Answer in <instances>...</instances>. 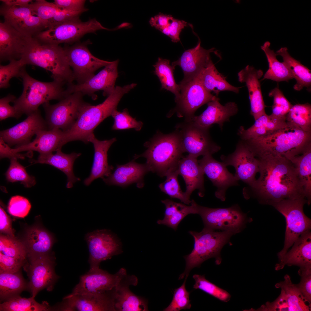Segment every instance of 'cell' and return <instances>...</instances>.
I'll list each match as a JSON object with an SVG mask.
<instances>
[{"label": "cell", "instance_id": "cell-10", "mask_svg": "<svg viewBox=\"0 0 311 311\" xmlns=\"http://www.w3.org/2000/svg\"><path fill=\"white\" fill-rule=\"evenodd\" d=\"M100 30H111L95 19L84 22L78 18L50 27L33 37L42 43L59 45L73 42L86 34Z\"/></svg>", "mask_w": 311, "mask_h": 311}, {"label": "cell", "instance_id": "cell-18", "mask_svg": "<svg viewBox=\"0 0 311 311\" xmlns=\"http://www.w3.org/2000/svg\"><path fill=\"white\" fill-rule=\"evenodd\" d=\"M119 60L112 61L106 65L96 75L81 84L73 83L67 84L65 90L66 96L76 92H80L84 95L94 96L95 92L103 91V95L108 96L113 91L115 84L118 77L117 70Z\"/></svg>", "mask_w": 311, "mask_h": 311}, {"label": "cell", "instance_id": "cell-17", "mask_svg": "<svg viewBox=\"0 0 311 311\" xmlns=\"http://www.w3.org/2000/svg\"><path fill=\"white\" fill-rule=\"evenodd\" d=\"M220 158L226 166L234 167V175L238 181L250 186L256 180V175L259 171V160L242 140L238 141L234 152L227 156L222 155Z\"/></svg>", "mask_w": 311, "mask_h": 311}, {"label": "cell", "instance_id": "cell-53", "mask_svg": "<svg viewBox=\"0 0 311 311\" xmlns=\"http://www.w3.org/2000/svg\"><path fill=\"white\" fill-rule=\"evenodd\" d=\"M188 276H185V280L180 287L175 289L171 303L164 309V311H179L191 308V305L189 299L190 293L187 291L185 287V283Z\"/></svg>", "mask_w": 311, "mask_h": 311}, {"label": "cell", "instance_id": "cell-30", "mask_svg": "<svg viewBox=\"0 0 311 311\" xmlns=\"http://www.w3.org/2000/svg\"><path fill=\"white\" fill-rule=\"evenodd\" d=\"M116 141L115 138L100 141L96 139L94 135L91 138L89 142L93 145L94 153L90 174L84 181L85 185L88 186L95 179L108 177L112 174L113 167L108 164L107 152L111 145Z\"/></svg>", "mask_w": 311, "mask_h": 311}, {"label": "cell", "instance_id": "cell-41", "mask_svg": "<svg viewBox=\"0 0 311 311\" xmlns=\"http://www.w3.org/2000/svg\"><path fill=\"white\" fill-rule=\"evenodd\" d=\"M154 73L158 77L161 85V89L169 91L175 96V102L179 98L180 88L177 84L174 77L175 67L170 64L169 60L159 57L156 64L153 65Z\"/></svg>", "mask_w": 311, "mask_h": 311}, {"label": "cell", "instance_id": "cell-23", "mask_svg": "<svg viewBox=\"0 0 311 311\" xmlns=\"http://www.w3.org/2000/svg\"><path fill=\"white\" fill-rule=\"evenodd\" d=\"M112 290V291H113ZM96 294L69 295L60 308L63 311H115L114 291Z\"/></svg>", "mask_w": 311, "mask_h": 311}, {"label": "cell", "instance_id": "cell-7", "mask_svg": "<svg viewBox=\"0 0 311 311\" xmlns=\"http://www.w3.org/2000/svg\"><path fill=\"white\" fill-rule=\"evenodd\" d=\"M189 233L194 238V247L191 253L184 257L185 268L184 272L180 275L179 280L189 276L193 268L200 266L209 259L214 258L216 264H220L221 261V251L225 244L231 243L230 238L234 235L230 232H217L205 227L200 232L190 231Z\"/></svg>", "mask_w": 311, "mask_h": 311}, {"label": "cell", "instance_id": "cell-13", "mask_svg": "<svg viewBox=\"0 0 311 311\" xmlns=\"http://www.w3.org/2000/svg\"><path fill=\"white\" fill-rule=\"evenodd\" d=\"M200 73L180 87V97L175 101V107L168 114V117L176 113L178 117H184L185 121H192L198 109L210 101L219 98L204 88L201 82Z\"/></svg>", "mask_w": 311, "mask_h": 311}, {"label": "cell", "instance_id": "cell-3", "mask_svg": "<svg viewBox=\"0 0 311 311\" xmlns=\"http://www.w3.org/2000/svg\"><path fill=\"white\" fill-rule=\"evenodd\" d=\"M20 59L25 65L37 66L50 72L54 80L67 84L74 80L64 48L25 37Z\"/></svg>", "mask_w": 311, "mask_h": 311}, {"label": "cell", "instance_id": "cell-54", "mask_svg": "<svg viewBox=\"0 0 311 311\" xmlns=\"http://www.w3.org/2000/svg\"><path fill=\"white\" fill-rule=\"evenodd\" d=\"M29 6L36 16L46 22L47 24L48 21L61 10L54 3L44 0L32 1Z\"/></svg>", "mask_w": 311, "mask_h": 311}, {"label": "cell", "instance_id": "cell-34", "mask_svg": "<svg viewBox=\"0 0 311 311\" xmlns=\"http://www.w3.org/2000/svg\"><path fill=\"white\" fill-rule=\"evenodd\" d=\"M287 126L285 120L266 113L255 120L254 124L248 129L240 126L237 134L241 140L246 141L270 134Z\"/></svg>", "mask_w": 311, "mask_h": 311}, {"label": "cell", "instance_id": "cell-49", "mask_svg": "<svg viewBox=\"0 0 311 311\" xmlns=\"http://www.w3.org/2000/svg\"><path fill=\"white\" fill-rule=\"evenodd\" d=\"M193 278L195 280L194 289L201 290L223 302H226L230 299L231 296L227 291L207 280L204 275L195 274Z\"/></svg>", "mask_w": 311, "mask_h": 311}, {"label": "cell", "instance_id": "cell-16", "mask_svg": "<svg viewBox=\"0 0 311 311\" xmlns=\"http://www.w3.org/2000/svg\"><path fill=\"white\" fill-rule=\"evenodd\" d=\"M85 239L89 252L90 269L99 268L101 261L122 252L119 240L108 230H97L88 233Z\"/></svg>", "mask_w": 311, "mask_h": 311}, {"label": "cell", "instance_id": "cell-12", "mask_svg": "<svg viewBox=\"0 0 311 311\" xmlns=\"http://www.w3.org/2000/svg\"><path fill=\"white\" fill-rule=\"evenodd\" d=\"M184 152L197 158L217 152L221 147L212 140L208 128L200 127L192 121L179 123L175 127Z\"/></svg>", "mask_w": 311, "mask_h": 311}, {"label": "cell", "instance_id": "cell-20", "mask_svg": "<svg viewBox=\"0 0 311 311\" xmlns=\"http://www.w3.org/2000/svg\"><path fill=\"white\" fill-rule=\"evenodd\" d=\"M29 257L28 287L32 296L35 297L39 291L45 288L52 289L58 278L54 272V262L52 258L47 255Z\"/></svg>", "mask_w": 311, "mask_h": 311}, {"label": "cell", "instance_id": "cell-39", "mask_svg": "<svg viewBox=\"0 0 311 311\" xmlns=\"http://www.w3.org/2000/svg\"><path fill=\"white\" fill-rule=\"evenodd\" d=\"M301 156H296L290 160L295 168L303 189L305 197L309 205L311 201V143H310Z\"/></svg>", "mask_w": 311, "mask_h": 311}, {"label": "cell", "instance_id": "cell-8", "mask_svg": "<svg viewBox=\"0 0 311 311\" xmlns=\"http://www.w3.org/2000/svg\"><path fill=\"white\" fill-rule=\"evenodd\" d=\"M308 202L305 198L285 200L272 206L285 217L286 229L284 246L278 254L279 261L301 235L310 230L311 220L304 214L303 207Z\"/></svg>", "mask_w": 311, "mask_h": 311}, {"label": "cell", "instance_id": "cell-60", "mask_svg": "<svg viewBox=\"0 0 311 311\" xmlns=\"http://www.w3.org/2000/svg\"><path fill=\"white\" fill-rule=\"evenodd\" d=\"M250 311H289L288 304L286 301L283 291L281 290L280 295L274 301L267 302L257 310L251 308Z\"/></svg>", "mask_w": 311, "mask_h": 311}, {"label": "cell", "instance_id": "cell-14", "mask_svg": "<svg viewBox=\"0 0 311 311\" xmlns=\"http://www.w3.org/2000/svg\"><path fill=\"white\" fill-rule=\"evenodd\" d=\"M64 49L77 84H83L94 75L98 69L112 62L101 60L94 56L84 44H78Z\"/></svg>", "mask_w": 311, "mask_h": 311}, {"label": "cell", "instance_id": "cell-48", "mask_svg": "<svg viewBox=\"0 0 311 311\" xmlns=\"http://www.w3.org/2000/svg\"><path fill=\"white\" fill-rule=\"evenodd\" d=\"M5 175L9 182L13 183L20 181L26 187H31L36 183L35 178L28 174L25 168L18 162L17 158H15L10 159V165Z\"/></svg>", "mask_w": 311, "mask_h": 311}, {"label": "cell", "instance_id": "cell-29", "mask_svg": "<svg viewBox=\"0 0 311 311\" xmlns=\"http://www.w3.org/2000/svg\"><path fill=\"white\" fill-rule=\"evenodd\" d=\"M150 169L146 164L137 163L134 160L126 164L117 165L114 172L109 176L102 179L109 185L126 187L136 183L138 187L141 188L144 185L143 178Z\"/></svg>", "mask_w": 311, "mask_h": 311}, {"label": "cell", "instance_id": "cell-32", "mask_svg": "<svg viewBox=\"0 0 311 311\" xmlns=\"http://www.w3.org/2000/svg\"><path fill=\"white\" fill-rule=\"evenodd\" d=\"M177 170L185 181L186 185L185 192L187 196L190 198L192 192L196 189L199 190L200 196H203L204 174L197 158L189 154L183 157L178 162Z\"/></svg>", "mask_w": 311, "mask_h": 311}, {"label": "cell", "instance_id": "cell-40", "mask_svg": "<svg viewBox=\"0 0 311 311\" xmlns=\"http://www.w3.org/2000/svg\"><path fill=\"white\" fill-rule=\"evenodd\" d=\"M270 42L266 41L261 46V49L266 56L269 66L262 80L266 79L278 82H289L293 79V77L284 63L278 60L276 53L270 49Z\"/></svg>", "mask_w": 311, "mask_h": 311}, {"label": "cell", "instance_id": "cell-63", "mask_svg": "<svg viewBox=\"0 0 311 311\" xmlns=\"http://www.w3.org/2000/svg\"><path fill=\"white\" fill-rule=\"evenodd\" d=\"M0 231L6 235L15 237L11 226V221L4 209L0 208Z\"/></svg>", "mask_w": 311, "mask_h": 311}, {"label": "cell", "instance_id": "cell-61", "mask_svg": "<svg viewBox=\"0 0 311 311\" xmlns=\"http://www.w3.org/2000/svg\"><path fill=\"white\" fill-rule=\"evenodd\" d=\"M84 0H55L53 2L61 10L77 11L87 9L85 7Z\"/></svg>", "mask_w": 311, "mask_h": 311}, {"label": "cell", "instance_id": "cell-15", "mask_svg": "<svg viewBox=\"0 0 311 311\" xmlns=\"http://www.w3.org/2000/svg\"><path fill=\"white\" fill-rule=\"evenodd\" d=\"M127 274L122 268L116 274H111L99 268L90 269L80 276L79 283L70 294H96L112 291Z\"/></svg>", "mask_w": 311, "mask_h": 311}, {"label": "cell", "instance_id": "cell-46", "mask_svg": "<svg viewBox=\"0 0 311 311\" xmlns=\"http://www.w3.org/2000/svg\"><path fill=\"white\" fill-rule=\"evenodd\" d=\"M179 175L177 168L169 171L165 176L166 180L160 184L159 187L171 198L179 199L184 204L189 205L191 200L181 189L178 180Z\"/></svg>", "mask_w": 311, "mask_h": 311}, {"label": "cell", "instance_id": "cell-28", "mask_svg": "<svg viewBox=\"0 0 311 311\" xmlns=\"http://www.w3.org/2000/svg\"><path fill=\"white\" fill-rule=\"evenodd\" d=\"M35 135V138L29 143L14 148H10L11 152L15 154L21 151H34L40 154H48L56 151L65 144L64 131L60 129L41 130Z\"/></svg>", "mask_w": 311, "mask_h": 311}, {"label": "cell", "instance_id": "cell-9", "mask_svg": "<svg viewBox=\"0 0 311 311\" xmlns=\"http://www.w3.org/2000/svg\"><path fill=\"white\" fill-rule=\"evenodd\" d=\"M195 206L197 214L201 217L204 227L214 230L230 232L234 235L242 231L247 223L252 220L238 204L228 208H213L196 202Z\"/></svg>", "mask_w": 311, "mask_h": 311}, {"label": "cell", "instance_id": "cell-6", "mask_svg": "<svg viewBox=\"0 0 311 311\" xmlns=\"http://www.w3.org/2000/svg\"><path fill=\"white\" fill-rule=\"evenodd\" d=\"M23 89L20 96L14 101L17 119L23 114L27 116L38 109L41 105L52 100H60L65 97L64 84L53 80L44 82L36 79L26 72L25 68L21 77Z\"/></svg>", "mask_w": 311, "mask_h": 311}, {"label": "cell", "instance_id": "cell-52", "mask_svg": "<svg viewBox=\"0 0 311 311\" xmlns=\"http://www.w3.org/2000/svg\"><path fill=\"white\" fill-rule=\"evenodd\" d=\"M111 116L114 119V123L112 127L113 130L134 129L139 131L143 127V122L137 121L135 118L132 117L127 109H124L122 112L115 110L113 112Z\"/></svg>", "mask_w": 311, "mask_h": 311}, {"label": "cell", "instance_id": "cell-38", "mask_svg": "<svg viewBox=\"0 0 311 311\" xmlns=\"http://www.w3.org/2000/svg\"><path fill=\"white\" fill-rule=\"evenodd\" d=\"M25 245L29 256L47 255L54 243L52 236L44 230L33 227L27 232Z\"/></svg>", "mask_w": 311, "mask_h": 311}, {"label": "cell", "instance_id": "cell-44", "mask_svg": "<svg viewBox=\"0 0 311 311\" xmlns=\"http://www.w3.org/2000/svg\"><path fill=\"white\" fill-rule=\"evenodd\" d=\"M25 286L24 280L18 272L14 273L0 272L1 299H8L17 295Z\"/></svg>", "mask_w": 311, "mask_h": 311}, {"label": "cell", "instance_id": "cell-11", "mask_svg": "<svg viewBox=\"0 0 311 311\" xmlns=\"http://www.w3.org/2000/svg\"><path fill=\"white\" fill-rule=\"evenodd\" d=\"M84 95L76 92L66 96L58 103L42 105L48 130L57 129L66 131L74 124L83 107L86 103Z\"/></svg>", "mask_w": 311, "mask_h": 311}, {"label": "cell", "instance_id": "cell-26", "mask_svg": "<svg viewBox=\"0 0 311 311\" xmlns=\"http://www.w3.org/2000/svg\"><path fill=\"white\" fill-rule=\"evenodd\" d=\"M137 277L134 275H125L114 289V307L117 311H148L147 302L136 296L130 290V285H136Z\"/></svg>", "mask_w": 311, "mask_h": 311}, {"label": "cell", "instance_id": "cell-58", "mask_svg": "<svg viewBox=\"0 0 311 311\" xmlns=\"http://www.w3.org/2000/svg\"><path fill=\"white\" fill-rule=\"evenodd\" d=\"M301 276L300 282L296 285L304 301L311 305V271L298 273Z\"/></svg>", "mask_w": 311, "mask_h": 311}, {"label": "cell", "instance_id": "cell-56", "mask_svg": "<svg viewBox=\"0 0 311 311\" xmlns=\"http://www.w3.org/2000/svg\"><path fill=\"white\" fill-rule=\"evenodd\" d=\"M189 25L190 26L191 24L183 20L173 18L169 25L160 31L169 37L172 42L176 43L180 40L179 36L182 30Z\"/></svg>", "mask_w": 311, "mask_h": 311}, {"label": "cell", "instance_id": "cell-24", "mask_svg": "<svg viewBox=\"0 0 311 311\" xmlns=\"http://www.w3.org/2000/svg\"><path fill=\"white\" fill-rule=\"evenodd\" d=\"M293 244L292 248L280 260V263L276 265L275 270H280L287 265L299 266V272L311 270L310 230L301 235Z\"/></svg>", "mask_w": 311, "mask_h": 311}, {"label": "cell", "instance_id": "cell-36", "mask_svg": "<svg viewBox=\"0 0 311 311\" xmlns=\"http://www.w3.org/2000/svg\"><path fill=\"white\" fill-rule=\"evenodd\" d=\"M201 83L208 92H213L217 97L222 91H228L239 93L242 87H236L229 84L226 77L219 73L212 60L200 73Z\"/></svg>", "mask_w": 311, "mask_h": 311}, {"label": "cell", "instance_id": "cell-5", "mask_svg": "<svg viewBox=\"0 0 311 311\" xmlns=\"http://www.w3.org/2000/svg\"><path fill=\"white\" fill-rule=\"evenodd\" d=\"M144 145L147 149L142 154L135 155L134 160L145 158L150 171L161 177L177 169L179 161L183 157L184 152L176 130L168 134L158 132Z\"/></svg>", "mask_w": 311, "mask_h": 311}, {"label": "cell", "instance_id": "cell-2", "mask_svg": "<svg viewBox=\"0 0 311 311\" xmlns=\"http://www.w3.org/2000/svg\"><path fill=\"white\" fill-rule=\"evenodd\" d=\"M271 133L242 140L255 157L270 155L290 160L301 154L311 143V132L305 131L292 124Z\"/></svg>", "mask_w": 311, "mask_h": 311}, {"label": "cell", "instance_id": "cell-62", "mask_svg": "<svg viewBox=\"0 0 311 311\" xmlns=\"http://www.w3.org/2000/svg\"><path fill=\"white\" fill-rule=\"evenodd\" d=\"M173 18L171 15L160 13L153 17H151L149 22L152 26L160 31L167 27Z\"/></svg>", "mask_w": 311, "mask_h": 311}, {"label": "cell", "instance_id": "cell-4", "mask_svg": "<svg viewBox=\"0 0 311 311\" xmlns=\"http://www.w3.org/2000/svg\"><path fill=\"white\" fill-rule=\"evenodd\" d=\"M133 84L123 87H115L112 93L104 101L93 105L86 103L81 108L78 117L71 128L65 132V142L80 141L87 144L94 135V131L104 120L111 116L117 109L118 105L123 96L134 88Z\"/></svg>", "mask_w": 311, "mask_h": 311}, {"label": "cell", "instance_id": "cell-22", "mask_svg": "<svg viewBox=\"0 0 311 311\" xmlns=\"http://www.w3.org/2000/svg\"><path fill=\"white\" fill-rule=\"evenodd\" d=\"M198 162L204 174L216 187L215 197L222 201H225L227 189L231 187L238 185L239 181L222 162L217 160L212 155L204 156Z\"/></svg>", "mask_w": 311, "mask_h": 311}, {"label": "cell", "instance_id": "cell-1", "mask_svg": "<svg viewBox=\"0 0 311 311\" xmlns=\"http://www.w3.org/2000/svg\"><path fill=\"white\" fill-rule=\"evenodd\" d=\"M257 159L260 176L252 185L243 188L245 198L253 197L259 203L272 206L284 200L306 198L295 166L290 160L270 155Z\"/></svg>", "mask_w": 311, "mask_h": 311}, {"label": "cell", "instance_id": "cell-55", "mask_svg": "<svg viewBox=\"0 0 311 311\" xmlns=\"http://www.w3.org/2000/svg\"><path fill=\"white\" fill-rule=\"evenodd\" d=\"M31 205L29 200L20 196L12 197L10 199L7 207L9 213L12 216L24 218L28 214Z\"/></svg>", "mask_w": 311, "mask_h": 311}, {"label": "cell", "instance_id": "cell-25", "mask_svg": "<svg viewBox=\"0 0 311 311\" xmlns=\"http://www.w3.org/2000/svg\"><path fill=\"white\" fill-rule=\"evenodd\" d=\"M263 75L261 69L248 65L238 74V81L246 84L251 105L250 114L255 120L266 113L259 79Z\"/></svg>", "mask_w": 311, "mask_h": 311}, {"label": "cell", "instance_id": "cell-45", "mask_svg": "<svg viewBox=\"0 0 311 311\" xmlns=\"http://www.w3.org/2000/svg\"><path fill=\"white\" fill-rule=\"evenodd\" d=\"M287 124L299 127L303 130L311 132V105L307 103L292 105L286 117Z\"/></svg>", "mask_w": 311, "mask_h": 311}, {"label": "cell", "instance_id": "cell-51", "mask_svg": "<svg viewBox=\"0 0 311 311\" xmlns=\"http://www.w3.org/2000/svg\"><path fill=\"white\" fill-rule=\"evenodd\" d=\"M268 96L273 98L272 113L271 115L286 120V116L293 105L285 97L278 87L272 90Z\"/></svg>", "mask_w": 311, "mask_h": 311}, {"label": "cell", "instance_id": "cell-27", "mask_svg": "<svg viewBox=\"0 0 311 311\" xmlns=\"http://www.w3.org/2000/svg\"><path fill=\"white\" fill-rule=\"evenodd\" d=\"M219 100L218 98L208 103L206 109L200 115H195L192 121L200 127L208 129L217 124L222 130L224 123L230 121V117L237 113L238 108L234 102H229L223 105Z\"/></svg>", "mask_w": 311, "mask_h": 311}, {"label": "cell", "instance_id": "cell-21", "mask_svg": "<svg viewBox=\"0 0 311 311\" xmlns=\"http://www.w3.org/2000/svg\"><path fill=\"white\" fill-rule=\"evenodd\" d=\"M197 45L194 48L186 50L177 60L172 62L171 65L175 67L179 66L182 69L184 77L179 85H184L197 77L206 68L212 61L210 54L212 53L218 55L217 51L213 48L209 49H204L201 46L199 38Z\"/></svg>", "mask_w": 311, "mask_h": 311}, {"label": "cell", "instance_id": "cell-42", "mask_svg": "<svg viewBox=\"0 0 311 311\" xmlns=\"http://www.w3.org/2000/svg\"><path fill=\"white\" fill-rule=\"evenodd\" d=\"M285 280L277 283L276 288H280L284 293L289 311H310L311 306L307 305L302 299L296 285L293 284L288 274L284 276Z\"/></svg>", "mask_w": 311, "mask_h": 311}, {"label": "cell", "instance_id": "cell-59", "mask_svg": "<svg viewBox=\"0 0 311 311\" xmlns=\"http://www.w3.org/2000/svg\"><path fill=\"white\" fill-rule=\"evenodd\" d=\"M16 98L15 96L9 94L0 99V121L10 117L17 119L16 111L14 107V106H12L9 104L10 102L13 103Z\"/></svg>", "mask_w": 311, "mask_h": 311}, {"label": "cell", "instance_id": "cell-19", "mask_svg": "<svg viewBox=\"0 0 311 311\" xmlns=\"http://www.w3.org/2000/svg\"><path fill=\"white\" fill-rule=\"evenodd\" d=\"M48 130L45 120L38 109L28 116L23 121L7 129L1 131L0 137L9 146L18 147L30 143L32 137L38 131Z\"/></svg>", "mask_w": 311, "mask_h": 311}, {"label": "cell", "instance_id": "cell-50", "mask_svg": "<svg viewBox=\"0 0 311 311\" xmlns=\"http://www.w3.org/2000/svg\"><path fill=\"white\" fill-rule=\"evenodd\" d=\"M25 65L21 59L12 60L6 65H0V88H6L10 86L9 81L14 77H21Z\"/></svg>", "mask_w": 311, "mask_h": 311}, {"label": "cell", "instance_id": "cell-43", "mask_svg": "<svg viewBox=\"0 0 311 311\" xmlns=\"http://www.w3.org/2000/svg\"><path fill=\"white\" fill-rule=\"evenodd\" d=\"M34 297L27 298L17 295L13 296L0 305V310L3 311H43L50 310L46 301L37 302Z\"/></svg>", "mask_w": 311, "mask_h": 311}, {"label": "cell", "instance_id": "cell-35", "mask_svg": "<svg viewBox=\"0 0 311 311\" xmlns=\"http://www.w3.org/2000/svg\"><path fill=\"white\" fill-rule=\"evenodd\" d=\"M276 56L282 58L283 62L287 67L293 78L296 81L293 86L294 90L300 91L304 87L310 91L311 86V70L301 62L293 57L288 52L286 47H282L276 52Z\"/></svg>", "mask_w": 311, "mask_h": 311}, {"label": "cell", "instance_id": "cell-47", "mask_svg": "<svg viewBox=\"0 0 311 311\" xmlns=\"http://www.w3.org/2000/svg\"><path fill=\"white\" fill-rule=\"evenodd\" d=\"M0 252L24 261L28 253L25 245L15 237L2 235L0 236Z\"/></svg>", "mask_w": 311, "mask_h": 311}, {"label": "cell", "instance_id": "cell-31", "mask_svg": "<svg viewBox=\"0 0 311 311\" xmlns=\"http://www.w3.org/2000/svg\"><path fill=\"white\" fill-rule=\"evenodd\" d=\"M25 37L5 22H0V61L20 59Z\"/></svg>", "mask_w": 311, "mask_h": 311}, {"label": "cell", "instance_id": "cell-37", "mask_svg": "<svg viewBox=\"0 0 311 311\" xmlns=\"http://www.w3.org/2000/svg\"><path fill=\"white\" fill-rule=\"evenodd\" d=\"M165 206L164 216L162 220H159L157 223L165 225L173 229H177L178 225L186 216L191 214H197L195 207L196 202L191 200V205L175 202L166 199L161 201Z\"/></svg>", "mask_w": 311, "mask_h": 311}, {"label": "cell", "instance_id": "cell-33", "mask_svg": "<svg viewBox=\"0 0 311 311\" xmlns=\"http://www.w3.org/2000/svg\"><path fill=\"white\" fill-rule=\"evenodd\" d=\"M81 155L80 153L72 152L69 154L63 153L61 149L55 154L51 153L39 154L37 160H31L34 163L45 164L51 165L62 171L67 177L66 187L71 188L75 182L80 179L75 176L73 170L74 162Z\"/></svg>", "mask_w": 311, "mask_h": 311}, {"label": "cell", "instance_id": "cell-57", "mask_svg": "<svg viewBox=\"0 0 311 311\" xmlns=\"http://www.w3.org/2000/svg\"><path fill=\"white\" fill-rule=\"evenodd\" d=\"M24 261L0 252V272L12 273L19 272Z\"/></svg>", "mask_w": 311, "mask_h": 311}, {"label": "cell", "instance_id": "cell-64", "mask_svg": "<svg viewBox=\"0 0 311 311\" xmlns=\"http://www.w3.org/2000/svg\"><path fill=\"white\" fill-rule=\"evenodd\" d=\"M4 4L9 6H26L33 1L31 0H1Z\"/></svg>", "mask_w": 311, "mask_h": 311}]
</instances>
